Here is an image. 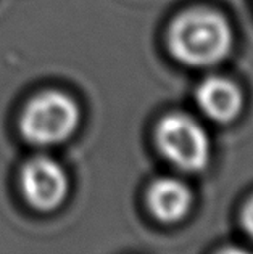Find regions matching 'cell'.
Here are the masks:
<instances>
[{"instance_id":"6da1fadb","label":"cell","mask_w":253,"mask_h":254,"mask_svg":"<svg viewBox=\"0 0 253 254\" xmlns=\"http://www.w3.org/2000/svg\"><path fill=\"white\" fill-rule=\"evenodd\" d=\"M166 44L177 63L190 68H211L231 55L234 31L223 13L197 6L172 19Z\"/></svg>"},{"instance_id":"7a4b0ae2","label":"cell","mask_w":253,"mask_h":254,"mask_svg":"<svg viewBox=\"0 0 253 254\" xmlns=\"http://www.w3.org/2000/svg\"><path fill=\"white\" fill-rule=\"evenodd\" d=\"M79 119L81 111L75 98L60 90H45L24 106L19 129L28 142L47 146L71 137Z\"/></svg>"},{"instance_id":"3957f363","label":"cell","mask_w":253,"mask_h":254,"mask_svg":"<svg viewBox=\"0 0 253 254\" xmlns=\"http://www.w3.org/2000/svg\"><path fill=\"white\" fill-rule=\"evenodd\" d=\"M160 153L184 172H203L210 164L211 143L208 133L185 113H169L155 127Z\"/></svg>"},{"instance_id":"277c9868","label":"cell","mask_w":253,"mask_h":254,"mask_svg":"<svg viewBox=\"0 0 253 254\" xmlns=\"http://www.w3.org/2000/svg\"><path fill=\"white\" fill-rule=\"evenodd\" d=\"M68 176L55 159L34 156L21 169V189L28 203L39 211H52L68 195Z\"/></svg>"},{"instance_id":"5b68a950","label":"cell","mask_w":253,"mask_h":254,"mask_svg":"<svg viewBox=\"0 0 253 254\" xmlns=\"http://www.w3.org/2000/svg\"><path fill=\"white\" fill-rule=\"evenodd\" d=\"M195 102L210 121L231 124L244 110V93L241 87L229 79L210 76L197 85Z\"/></svg>"},{"instance_id":"8992f818","label":"cell","mask_w":253,"mask_h":254,"mask_svg":"<svg viewBox=\"0 0 253 254\" xmlns=\"http://www.w3.org/2000/svg\"><path fill=\"white\" fill-rule=\"evenodd\" d=\"M147 208L162 224H177L187 217L194 204L189 185L174 177H160L149 185Z\"/></svg>"},{"instance_id":"52a82bcc","label":"cell","mask_w":253,"mask_h":254,"mask_svg":"<svg viewBox=\"0 0 253 254\" xmlns=\"http://www.w3.org/2000/svg\"><path fill=\"white\" fill-rule=\"evenodd\" d=\"M241 224L245 233L253 240V195L245 201L241 209Z\"/></svg>"}]
</instances>
